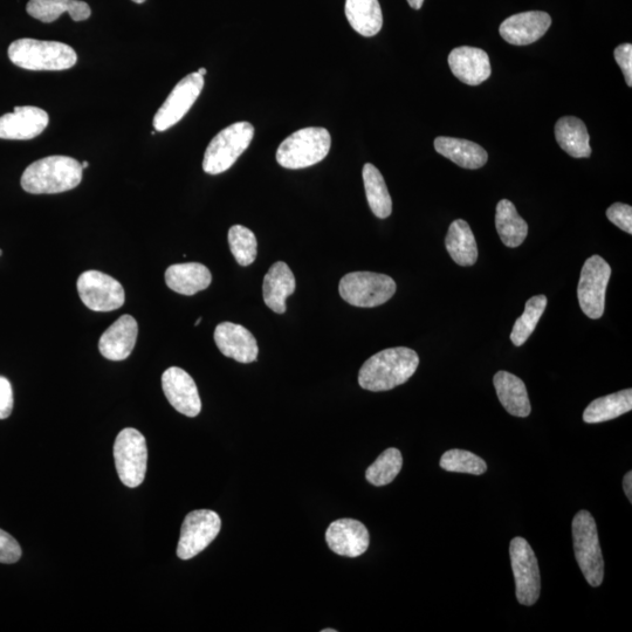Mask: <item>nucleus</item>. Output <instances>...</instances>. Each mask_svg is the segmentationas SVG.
I'll return each mask as SVG.
<instances>
[{
  "mask_svg": "<svg viewBox=\"0 0 632 632\" xmlns=\"http://www.w3.org/2000/svg\"><path fill=\"white\" fill-rule=\"evenodd\" d=\"M418 366L419 357L415 350L407 347L382 350L363 363L359 384L374 393L388 391L410 380Z\"/></svg>",
  "mask_w": 632,
  "mask_h": 632,
  "instance_id": "nucleus-1",
  "label": "nucleus"
},
{
  "mask_svg": "<svg viewBox=\"0 0 632 632\" xmlns=\"http://www.w3.org/2000/svg\"><path fill=\"white\" fill-rule=\"evenodd\" d=\"M81 163L70 156H48L33 162L22 176V188L33 195L70 191L82 181Z\"/></svg>",
  "mask_w": 632,
  "mask_h": 632,
  "instance_id": "nucleus-2",
  "label": "nucleus"
},
{
  "mask_svg": "<svg viewBox=\"0 0 632 632\" xmlns=\"http://www.w3.org/2000/svg\"><path fill=\"white\" fill-rule=\"evenodd\" d=\"M13 65L27 71H65L77 64V52L59 41L24 38L13 41L9 47Z\"/></svg>",
  "mask_w": 632,
  "mask_h": 632,
  "instance_id": "nucleus-3",
  "label": "nucleus"
},
{
  "mask_svg": "<svg viewBox=\"0 0 632 632\" xmlns=\"http://www.w3.org/2000/svg\"><path fill=\"white\" fill-rule=\"evenodd\" d=\"M332 146L328 130L320 127L300 129L288 136L277 151V162L291 170L305 169L324 161Z\"/></svg>",
  "mask_w": 632,
  "mask_h": 632,
  "instance_id": "nucleus-4",
  "label": "nucleus"
},
{
  "mask_svg": "<svg viewBox=\"0 0 632 632\" xmlns=\"http://www.w3.org/2000/svg\"><path fill=\"white\" fill-rule=\"evenodd\" d=\"M254 127L249 122H237L214 137L205 150L203 170L209 175L228 171L250 147Z\"/></svg>",
  "mask_w": 632,
  "mask_h": 632,
  "instance_id": "nucleus-5",
  "label": "nucleus"
},
{
  "mask_svg": "<svg viewBox=\"0 0 632 632\" xmlns=\"http://www.w3.org/2000/svg\"><path fill=\"white\" fill-rule=\"evenodd\" d=\"M573 542L577 563L592 587H600L604 579V561L599 532L593 515L580 511L573 520Z\"/></svg>",
  "mask_w": 632,
  "mask_h": 632,
  "instance_id": "nucleus-6",
  "label": "nucleus"
},
{
  "mask_svg": "<svg viewBox=\"0 0 632 632\" xmlns=\"http://www.w3.org/2000/svg\"><path fill=\"white\" fill-rule=\"evenodd\" d=\"M339 292L349 305L373 308L386 304L394 297L396 283L386 274L353 272L341 279Z\"/></svg>",
  "mask_w": 632,
  "mask_h": 632,
  "instance_id": "nucleus-7",
  "label": "nucleus"
},
{
  "mask_svg": "<svg viewBox=\"0 0 632 632\" xmlns=\"http://www.w3.org/2000/svg\"><path fill=\"white\" fill-rule=\"evenodd\" d=\"M114 459L122 484L130 489L140 486L147 473L146 438L136 429L122 430L114 444Z\"/></svg>",
  "mask_w": 632,
  "mask_h": 632,
  "instance_id": "nucleus-8",
  "label": "nucleus"
},
{
  "mask_svg": "<svg viewBox=\"0 0 632 632\" xmlns=\"http://www.w3.org/2000/svg\"><path fill=\"white\" fill-rule=\"evenodd\" d=\"M611 277V267L600 256H593L586 260L582 267L577 298L582 312L588 318L597 320L602 318L606 309V293Z\"/></svg>",
  "mask_w": 632,
  "mask_h": 632,
  "instance_id": "nucleus-9",
  "label": "nucleus"
},
{
  "mask_svg": "<svg viewBox=\"0 0 632 632\" xmlns=\"http://www.w3.org/2000/svg\"><path fill=\"white\" fill-rule=\"evenodd\" d=\"M511 565L517 599L522 606L531 607L541 593V576L537 556L524 538H514L510 545Z\"/></svg>",
  "mask_w": 632,
  "mask_h": 632,
  "instance_id": "nucleus-10",
  "label": "nucleus"
},
{
  "mask_svg": "<svg viewBox=\"0 0 632 632\" xmlns=\"http://www.w3.org/2000/svg\"><path fill=\"white\" fill-rule=\"evenodd\" d=\"M222 520L214 511L199 510L185 517L178 541L177 556L190 560L202 553L221 532Z\"/></svg>",
  "mask_w": 632,
  "mask_h": 632,
  "instance_id": "nucleus-11",
  "label": "nucleus"
},
{
  "mask_svg": "<svg viewBox=\"0 0 632 632\" xmlns=\"http://www.w3.org/2000/svg\"><path fill=\"white\" fill-rule=\"evenodd\" d=\"M80 299L94 312H112L125 304L126 293L118 280L99 271H87L78 279Z\"/></svg>",
  "mask_w": 632,
  "mask_h": 632,
  "instance_id": "nucleus-12",
  "label": "nucleus"
},
{
  "mask_svg": "<svg viewBox=\"0 0 632 632\" xmlns=\"http://www.w3.org/2000/svg\"><path fill=\"white\" fill-rule=\"evenodd\" d=\"M203 88L204 77L198 72L191 73L178 82L155 114L154 127L156 132H166L177 125L195 105Z\"/></svg>",
  "mask_w": 632,
  "mask_h": 632,
  "instance_id": "nucleus-13",
  "label": "nucleus"
},
{
  "mask_svg": "<svg viewBox=\"0 0 632 632\" xmlns=\"http://www.w3.org/2000/svg\"><path fill=\"white\" fill-rule=\"evenodd\" d=\"M164 395L180 414L196 417L202 410L196 383L185 370L171 367L162 375Z\"/></svg>",
  "mask_w": 632,
  "mask_h": 632,
  "instance_id": "nucleus-14",
  "label": "nucleus"
},
{
  "mask_svg": "<svg viewBox=\"0 0 632 632\" xmlns=\"http://www.w3.org/2000/svg\"><path fill=\"white\" fill-rule=\"evenodd\" d=\"M552 25V18L546 12L530 11L507 18L500 25V36L506 43L526 46L545 36Z\"/></svg>",
  "mask_w": 632,
  "mask_h": 632,
  "instance_id": "nucleus-15",
  "label": "nucleus"
},
{
  "mask_svg": "<svg viewBox=\"0 0 632 632\" xmlns=\"http://www.w3.org/2000/svg\"><path fill=\"white\" fill-rule=\"evenodd\" d=\"M50 122L44 109L16 107L13 113L0 116V139L26 141L36 139Z\"/></svg>",
  "mask_w": 632,
  "mask_h": 632,
  "instance_id": "nucleus-16",
  "label": "nucleus"
},
{
  "mask_svg": "<svg viewBox=\"0 0 632 632\" xmlns=\"http://www.w3.org/2000/svg\"><path fill=\"white\" fill-rule=\"evenodd\" d=\"M326 541L335 554L357 558L367 552L370 539L367 527L362 522L340 519L328 527Z\"/></svg>",
  "mask_w": 632,
  "mask_h": 632,
  "instance_id": "nucleus-17",
  "label": "nucleus"
},
{
  "mask_svg": "<svg viewBox=\"0 0 632 632\" xmlns=\"http://www.w3.org/2000/svg\"><path fill=\"white\" fill-rule=\"evenodd\" d=\"M215 342L221 353L239 363L257 361L259 348L256 338L242 325L223 322L215 331Z\"/></svg>",
  "mask_w": 632,
  "mask_h": 632,
  "instance_id": "nucleus-18",
  "label": "nucleus"
},
{
  "mask_svg": "<svg viewBox=\"0 0 632 632\" xmlns=\"http://www.w3.org/2000/svg\"><path fill=\"white\" fill-rule=\"evenodd\" d=\"M449 66L455 77L469 86H478L491 77L490 58L480 48L462 46L450 53Z\"/></svg>",
  "mask_w": 632,
  "mask_h": 632,
  "instance_id": "nucleus-19",
  "label": "nucleus"
},
{
  "mask_svg": "<svg viewBox=\"0 0 632 632\" xmlns=\"http://www.w3.org/2000/svg\"><path fill=\"white\" fill-rule=\"evenodd\" d=\"M139 326L132 315H122L118 321L102 334L99 350L103 357L111 361H123L133 353Z\"/></svg>",
  "mask_w": 632,
  "mask_h": 632,
  "instance_id": "nucleus-20",
  "label": "nucleus"
},
{
  "mask_svg": "<svg viewBox=\"0 0 632 632\" xmlns=\"http://www.w3.org/2000/svg\"><path fill=\"white\" fill-rule=\"evenodd\" d=\"M294 274L284 261L273 264L264 278L263 295L267 307L274 313L286 312V300L295 292Z\"/></svg>",
  "mask_w": 632,
  "mask_h": 632,
  "instance_id": "nucleus-21",
  "label": "nucleus"
},
{
  "mask_svg": "<svg viewBox=\"0 0 632 632\" xmlns=\"http://www.w3.org/2000/svg\"><path fill=\"white\" fill-rule=\"evenodd\" d=\"M166 283L171 291L190 297L211 285L212 274L203 264H176L168 267Z\"/></svg>",
  "mask_w": 632,
  "mask_h": 632,
  "instance_id": "nucleus-22",
  "label": "nucleus"
},
{
  "mask_svg": "<svg viewBox=\"0 0 632 632\" xmlns=\"http://www.w3.org/2000/svg\"><path fill=\"white\" fill-rule=\"evenodd\" d=\"M435 149L438 154L449 158L450 161L464 169L483 168L489 160L486 150L479 144L469 140L455 139V137H437Z\"/></svg>",
  "mask_w": 632,
  "mask_h": 632,
  "instance_id": "nucleus-23",
  "label": "nucleus"
},
{
  "mask_svg": "<svg viewBox=\"0 0 632 632\" xmlns=\"http://www.w3.org/2000/svg\"><path fill=\"white\" fill-rule=\"evenodd\" d=\"M494 388L501 404L508 414L515 417H528L532 407L524 381L507 372L494 375Z\"/></svg>",
  "mask_w": 632,
  "mask_h": 632,
  "instance_id": "nucleus-24",
  "label": "nucleus"
},
{
  "mask_svg": "<svg viewBox=\"0 0 632 632\" xmlns=\"http://www.w3.org/2000/svg\"><path fill=\"white\" fill-rule=\"evenodd\" d=\"M26 11L43 23L56 22L64 13H68L74 22H84L92 16L91 8L82 0H30Z\"/></svg>",
  "mask_w": 632,
  "mask_h": 632,
  "instance_id": "nucleus-25",
  "label": "nucleus"
},
{
  "mask_svg": "<svg viewBox=\"0 0 632 632\" xmlns=\"http://www.w3.org/2000/svg\"><path fill=\"white\" fill-rule=\"evenodd\" d=\"M555 139L566 153L575 158H587L592 155L590 136L585 125L575 116H565L555 125Z\"/></svg>",
  "mask_w": 632,
  "mask_h": 632,
  "instance_id": "nucleus-26",
  "label": "nucleus"
},
{
  "mask_svg": "<svg viewBox=\"0 0 632 632\" xmlns=\"http://www.w3.org/2000/svg\"><path fill=\"white\" fill-rule=\"evenodd\" d=\"M345 12L350 26L363 37H374L382 29L379 0H346Z\"/></svg>",
  "mask_w": 632,
  "mask_h": 632,
  "instance_id": "nucleus-27",
  "label": "nucleus"
},
{
  "mask_svg": "<svg viewBox=\"0 0 632 632\" xmlns=\"http://www.w3.org/2000/svg\"><path fill=\"white\" fill-rule=\"evenodd\" d=\"M446 250L459 266H473L478 260V246L469 223L457 219L445 238Z\"/></svg>",
  "mask_w": 632,
  "mask_h": 632,
  "instance_id": "nucleus-28",
  "label": "nucleus"
},
{
  "mask_svg": "<svg viewBox=\"0 0 632 632\" xmlns=\"http://www.w3.org/2000/svg\"><path fill=\"white\" fill-rule=\"evenodd\" d=\"M632 409V390L625 389L618 393L597 398L590 403L583 412V421L588 424H597L611 421Z\"/></svg>",
  "mask_w": 632,
  "mask_h": 632,
  "instance_id": "nucleus-29",
  "label": "nucleus"
},
{
  "mask_svg": "<svg viewBox=\"0 0 632 632\" xmlns=\"http://www.w3.org/2000/svg\"><path fill=\"white\" fill-rule=\"evenodd\" d=\"M496 228L501 242L511 249L524 243L528 235L525 219L519 216L514 204L508 199H503L497 205Z\"/></svg>",
  "mask_w": 632,
  "mask_h": 632,
  "instance_id": "nucleus-30",
  "label": "nucleus"
},
{
  "mask_svg": "<svg viewBox=\"0 0 632 632\" xmlns=\"http://www.w3.org/2000/svg\"><path fill=\"white\" fill-rule=\"evenodd\" d=\"M362 176L370 210L377 218H388L393 212V201L380 170L367 163L363 167Z\"/></svg>",
  "mask_w": 632,
  "mask_h": 632,
  "instance_id": "nucleus-31",
  "label": "nucleus"
},
{
  "mask_svg": "<svg viewBox=\"0 0 632 632\" xmlns=\"http://www.w3.org/2000/svg\"><path fill=\"white\" fill-rule=\"evenodd\" d=\"M545 295H535L526 302L525 312L515 321L511 333L513 345L520 347L530 339L547 307Z\"/></svg>",
  "mask_w": 632,
  "mask_h": 632,
  "instance_id": "nucleus-32",
  "label": "nucleus"
},
{
  "mask_svg": "<svg viewBox=\"0 0 632 632\" xmlns=\"http://www.w3.org/2000/svg\"><path fill=\"white\" fill-rule=\"evenodd\" d=\"M403 466V457L400 450L390 448L368 467L366 478L374 486L381 487L393 483L400 474Z\"/></svg>",
  "mask_w": 632,
  "mask_h": 632,
  "instance_id": "nucleus-33",
  "label": "nucleus"
},
{
  "mask_svg": "<svg viewBox=\"0 0 632 632\" xmlns=\"http://www.w3.org/2000/svg\"><path fill=\"white\" fill-rule=\"evenodd\" d=\"M229 245L233 257L240 266H250L258 253V242L254 233L243 225H235L229 231Z\"/></svg>",
  "mask_w": 632,
  "mask_h": 632,
  "instance_id": "nucleus-34",
  "label": "nucleus"
},
{
  "mask_svg": "<svg viewBox=\"0 0 632 632\" xmlns=\"http://www.w3.org/2000/svg\"><path fill=\"white\" fill-rule=\"evenodd\" d=\"M442 469L449 472L470 473L480 476L487 471L485 460L465 450H449L444 453L439 462Z\"/></svg>",
  "mask_w": 632,
  "mask_h": 632,
  "instance_id": "nucleus-35",
  "label": "nucleus"
},
{
  "mask_svg": "<svg viewBox=\"0 0 632 632\" xmlns=\"http://www.w3.org/2000/svg\"><path fill=\"white\" fill-rule=\"evenodd\" d=\"M609 221L624 232L632 233V208L628 204L615 203L607 210Z\"/></svg>",
  "mask_w": 632,
  "mask_h": 632,
  "instance_id": "nucleus-36",
  "label": "nucleus"
},
{
  "mask_svg": "<svg viewBox=\"0 0 632 632\" xmlns=\"http://www.w3.org/2000/svg\"><path fill=\"white\" fill-rule=\"evenodd\" d=\"M22 558V548L9 533L0 530V563H16Z\"/></svg>",
  "mask_w": 632,
  "mask_h": 632,
  "instance_id": "nucleus-37",
  "label": "nucleus"
},
{
  "mask_svg": "<svg viewBox=\"0 0 632 632\" xmlns=\"http://www.w3.org/2000/svg\"><path fill=\"white\" fill-rule=\"evenodd\" d=\"M615 60L624 74L625 82L629 87L632 86V45L622 44L616 47L614 52Z\"/></svg>",
  "mask_w": 632,
  "mask_h": 632,
  "instance_id": "nucleus-38",
  "label": "nucleus"
},
{
  "mask_svg": "<svg viewBox=\"0 0 632 632\" xmlns=\"http://www.w3.org/2000/svg\"><path fill=\"white\" fill-rule=\"evenodd\" d=\"M13 410V390L6 377L0 376V419L10 417Z\"/></svg>",
  "mask_w": 632,
  "mask_h": 632,
  "instance_id": "nucleus-39",
  "label": "nucleus"
},
{
  "mask_svg": "<svg viewBox=\"0 0 632 632\" xmlns=\"http://www.w3.org/2000/svg\"><path fill=\"white\" fill-rule=\"evenodd\" d=\"M623 489L625 496L628 497L630 503H632V472L625 474L623 479Z\"/></svg>",
  "mask_w": 632,
  "mask_h": 632,
  "instance_id": "nucleus-40",
  "label": "nucleus"
},
{
  "mask_svg": "<svg viewBox=\"0 0 632 632\" xmlns=\"http://www.w3.org/2000/svg\"><path fill=\"white\" fill-rule=\"evenodd\" d=\"M407 2L410 5V8L414 10L422 9V6L424 4V0H407Z\"/></svg>",
  "mask_w": 632,
  "mask_h": 632,
  "instance_id": "nucleus-41",
  "label": "nucleus"
},
{
  "mask_svg": "<svg viewBox=\"0 0 632 632\" xmlns=\"http://www.w3.org/2000/svg\"><path fill=\"white\" fill-rule=\"evenodd\" d=\"M198 74H201V75H202V77H204V75L206 74V70H205V68H199V70H198Z\"/></svg>",
  "mask_w": 632,
  "mask_h": 632,
  "instance_id": "nucleus-42",
  "label": "nucleus"
},
{
  "mask_svg": "<svg viewBox=\"0 0 632 632\" xmlns=\"http://www.w3.org/2000/svg\"><path fill=\"white\" fill-rule=\"evenodd\" d=\"M81 166H82V169H86V168H88V162H86V161H85V162H82V163H81Z\"/></svg>",
  "mask_w": 632,
  "mask_h": 632,
  "instance_id": "nucleus-43",
  "label": "nucleus"
},
{
  "mask_svg": "<svg viewBox=\"0 0 632 632\" xmlns=\"http://www.w3.org/2000/svg\"><path fill=\"white\" fill-rule=\"evenodd\" d=\"M133 2L136 4H143L146 0H133Z\"/></svg>",
  "mask_w": 632,
  "mask_h": 632,
  "instance_id": "nucleus-44",
  "label": "nucleus"
},
{
  "mask_svg": "<svg viewBox=\"0 0 632 632\" xmlns=\"http://www.w3.org/2000/svg\"><path fill=\"white\" fill-rule=\"evenodd\" d=\"M322 632H336V630L335 629H325V630H322Z\"/></svg>",
  "mask_w": 632,
  "mask_h": 632,
  "instance_id": "nucleus-45",
  "label": "nucleus"
},
{
  "mask_svg": "<svg viewBox=\"0 0 632 632\" xmlns=\"http://www.w3.org/2000/svg\"><path fill=\"white\" fill-rule=\"evenodd\" d=\"M201 321H202V318H199V319L196 321L195 326H198L199 324H201Z\"/></svg>",
  "mask_w": 632,
  "mask_h": 632,
  "instance_id": "nucleus-46",
  "label": "nucleus"
},
{
  "mask_svg": "<svg viewBox=\"0 0 632 632\" xmlns=\"http://www.w3.org/2000/svg\"><path fill=\"white\" fill-rule=\"evenodd\" d=\"M2 254H3V251H2V250H0V256H2Z\"/></svg>",
  "mask_w": 632,
  "mask_h": 632,
  "instance_id": "nucleus-47",
  "label": "nucleus"
}]
</instances>
